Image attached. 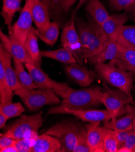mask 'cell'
I'll list each match as a JSON object with an SVG mask.
<instances>
[{"mask_svg":"<svg viewBox=\"0 0 135 152\" xmlns=\"http://www.w3.org/2000/svg\"><path fill=\"white\" fill-rule=\"evenodd\" d=\"M77 29L84 59L96 55L102 51L104 44L109 37L100 25L93 19L88 22L78 20L77 22Z\"/></svg>","mask_w":135,"mask_h":152,"instance_id":"6da1fadb","label":"cell"},{"mask_svg":"<svg viewBox=\"0 0 135 152\" xmlns=\"http://www.w3.org/2000/svg\"><path fill=\"white\" fill-rule=\"evenodd\" d=\"M102 94V91L98 87L81 90L73 88L59 105L49 109L47 114H63L65 108L74 110L90 109L102 104L101 101Z\"/></svg>","mask_w":135,"mask_h":152,"instance_id":"7a4b0ae2","label":"cell"},{"mask_svg":"<svg viewBox=\"0 0 135 152\" xmlns=\"http://www.w3.org/2000/svg\"><path fill=\"white\" fill-rule=\"evenodd\" d=\"M95 69L101 78L131 96L134 76L131 72L119 68L110 62L107 64L99 63L95 65Z\"/></svg>","mask_w":135,"mask_h":152,"instance_id":"3957f363","label":"cell"},{"mask_svg":"<svg viewBox=\"0 0 135 152\" xmlns=\"http://www.w3.org/2000/svg\"><path fill=\"white\" fill-rule=\"evenodd\" d=\"M14 94L20 96L27 109L33 112L39 110L46 105H56L60 103L57 94L49 89L20 88Z\"/></svg>","mask_w":135,"mask_h":152,"instance_id":"277c9868","label":"cell"},{"mask_svg":"<svg viewBox=\"0 0 135 152\" xmlns=\"http://www.w3.org/2000/svg\"><path fill=\"white\" fill-rule=\"evenodd\" d=\"M79 126L73 121H64L56 123L46 131V133L58 139L62 152H73Z\"/></svg>","mask_w":135,"mask_h":152,"instance_id":"5b68a950","label":"cell"},{"mask_svg":"<svg viewBox=\"0 0 135 152\" xmlns=\"http://www.w3.org/2000/svg\"><path fill=\"white\" fill-rule=\"evenodd\" d=\"M104 86L106 89L102 91L101 101L112 115V119L126 113L127 104H134L132 97L119 88H109L105 84Z\"/></svg>","mask_w":135,"mask_h":152,"instance_id":"8992f818","label":"cell"},{"mask_svg":"<svg viewBox=\"0 0 135 152\" xmlns=\"http://www.w3.org/2000/svg\"><path fill=\"white\" fill-rule=\"evenodd\" d=\"M25 67L32 76L34 82L38 86V88L52 90L55 94L63 98H66L73 90L66 83H58L50 79L41 69V67L31 63L25 64Z\"/></svg>","mask_w":135,"mask_h":152,"instance_id":"52a82bcc","label":"cell"},{"mask_svg":"<svg viewBox=\"0 0 135 152\" xmlns=\"http://www.w3.org/2000/svg\"><path fill=\"white\" fill-rule=\"evenodd\" d=\"M42 123V113L30 116L23 115L10 126L3 134L14 140H20L27 133L38 132Z\"/></svg>","mask_w":135,"mask_h":152,"instance_id":"ba28073f","label":"cell"},{"mask_svg":"<svg viewBox=\"0 0 135 152\" xmlns=\"http://www.w3.org/2000/svg\"><path fill=\"white\" fill-rule=\"evenodd\" d=\"M33 0H26L24 6L21 10L18 20L12 25L11 30L9 32V36L25 45L27 36L31 31L33 18L32 7Z\"/></svg>","mask_w":135,"mask_h":152,"instance_id":"9c48e42d","label":"cell"},{"mask_svg":"<svg viewBox=\"0 0 135 152\" xmlns=\"http://www.w3.org/2000/svg\"><path fill=\"white\" fill-rule=\"evenodd\" d=\"M61 42L63 47L67 48L73 53L77 63L82 64L84 58L81 50L80 37L73 20L64 28L61 35Z\"/></svg>","mask_w":135,"mask_h":152,"instance_id":"30bf717a","label":"cell"},{"mask_svg":"<svg viewBox=\"0 0 135 152\" xmlns=\"http://www.w3.org/2000/svg\"><path fill=\"white\" fill-rule=\"evenodd\" d=\"M0 39L3 47L11 55L13 59L20 61L24 64L27 63L34 64L25 45L10 36L4 34L1 30H0Z\"/></svg>","mask_w":135,"mask_h":152,"instance_id":"8fae6325","label":"cell"},{"mask_svg":"<svg viewBox=\"0 0 135 152\" xmlns=\"http://www.w3.org/2000/svg\"><path fill=\"white\" fill-rule=\"evenodd\" d=\"M63 114H69L75 116L82 120L83 122H101L104 121L105 123L113 119V116L108 110H74L65 108Z\"/></svg>","mask_w":135,"mask_h":152,"instance_id":"7c38bea8","label":"cell"},{"mask_svg":"<svg viewBox=\"0 0 135 152\" xmlns=\"http://www.w3.org/2000/svg\"><path fill=\"white\" fill-rule=\"evenodd\" d=\"M65 69L69 77L81 87H85L90 85L96 77L94 72L78 63L69 64Z\"/></svg>","mask_w":135,"mask_h":152,"instance_id":"4fadbf2b","label":"cell"},{"mask_svg":"<svg viewBox=\"0 0 135 152\" xmlns=\"http://www.w3.org/2000/svg\"><path fill=\"white\" fill-rule=\"evenodd\" d=\"M100 122L90 123L85 126L88 144L90 152H105L104 148V127H101Z\"/></svg>","mask_w":135,"mask_h":152,"instance_id":"5bb4252c","label":"cell"},{"mask_svg":"<svg viewBox=\"0 0 135 152\" xmlns=\"http://www.w3.org/2000/svg\"><path fill=\"white\" fill-rule=\"evenodd\" d=\"M118 44V55L116 59L110 61L116 66L131 72L135 77V50Z\"/></svg>","mask_w":135,"mask_h":152,"instance_id":"9a60e30c","label":"cell"},{"mask_svg":"<svg viewBox=\"0 0 135 152\" xmlns=\"http://www.w3.org/2000/svg\"><path fill=\"white\" fill-rule=\"evenodd\" d=\"M31 12L33 21L38 30L40 33L44 32L50 23L48 8L41 0H33Z\"/></svg>","mask_w":135,"mask_h":152,"instance_id":"2e32d148","label":"cell"},{"mask_svg":"<svg viewBox=\"0 0 135 152\" xmlns=\"http://www.w3.org/2000/svg\"><path fill=\"white\" fill-rule=\"evenodd\" d=\"M12 58H13L11 55L3 47L1 44H0V61L3 62L4 67L6 80L11 89L15 92L23 87L18 80L15 70L12 66Z\"/></svg>","mask_w":135,"mask_h":152,"instance_id":"e0dca14e","label":"cell"},{"mask_svg":"<svg viewBox=\"0 0 135 152\" xmlns=\"http://www.w3.org/2000/svg\"><path fill=\"white\" fill-rule=\"evenodd\" d=\"M118 55L117 42L112 38H109L105 42L102 51L98 54L87 58L92 64H98L112 61L117 58Z\"/></svg>","mask_w":135,"mask_h":152,"instance_id":"ac0fdd59","label":"cell"},{"mask_svg":"<svg viewBox=\"0 0 135 152\" xmlns=\"http://www.w3.org/2000/svg\"><path fill=\"white\" fill-rule=\"evenodd\" d=\"M60 150L59 140L46 133L38 136L31 152H59Z\"/></svg>","mask_w":135,"mask_h":152,"instance_id":"d6986e66","label":"cell"},{"mask_svg":"<svg viewBox=\"0 0 135 152\" xmlns=\"http://www.w3.org/2000/svg\"><path fill=\"white\" fill-rule=\"evenodd\" d=\"M126 115L119 119H114L105 123L104 127L114 130H124L133 129V121L135 117V107L130 104L126 105Z\"/></svg>","mask_w":135,"mask_h":152,"instance_id":"ffe728a7","label":"cell"},{"mask_svg":"<svg viewBox=\"0 0 135 152\" xmlns=\"http://www.w3.org/2000/svg\"><path fill=\"white\" fill-rule=\"evenodd\" d=\"M38 30L32 27L30 31L25 44V47L31 58L34 64L41 67V55L38 45Z\"/></svg>","mask_w":135,"mask_h":152,"instance_id":"44dd1931","label":"cell"},{"mask_svg":"<svg viewBox=\"0 0 135 152\" xmlns=\"http://www.w3.org/2000/svg\"><path fill=\"white\" fill-rule=\"evenodd\" d=\"M110 38L123 46L135 50V26H123Z\"/></svg>","mask_w":135,"mask_h":152,"instance_id":"7402d4cb","label":"cell"},{"mask_svg":"<svg viewBox=\"0 0 135 152\" xmlns=\"http://www.w3.org/2000/svg\"><path fill=\"white\" fill-rule=\"evenodd\" d=\"M85 9L90 16L100 26L110 16L107 9L99 0H88Z\"/></svg>","mask_w":135,"mask_h":152,"instance_id":"603a6c76","label":"cell"},{"mask_svg":"<svg viewBox=\"0 0 135 152\" xmlns=\"http://www.w3.org/2000/svg\"><path fill=\"white\" fill-rule=\"evenodd\" d=\"M127 20L128 16L126 13L113 14L110 15L106 21L101 25V27L109 38H110L118 28L124 26Z\"/></svg>","mask_w":135,"mask_h":152,"instance_id":"cb8c5ba5","label":"cell"},{"mask_svg":"<svg viewBox=\"0 0 135 152\" xmlns=\"http://www.w3.org/2000/svg\"><path fill=\"white\" fill-rule=\"evenodd\" d=\"M41 55L42 57L50 58L65 64L77 63L73 53L64 47L55 50H42L41 51Z\"/></svg>","mask_w":135,"mask_h":152,"instance_id":"d4e9b609","label":"cell"},{"mask_svg":"<svg viewBox=\"0 0 135 152\" xmlns=\"http://www.w3.org/2000/svg\"><path fill=\"white\" fill-rule=\"evenodd\" d=\"M23 0H2L3 7L1 12L5 24L7 26L9 32L12 27L14 15L21 10V4Z\"/></svg>","mask_w":135,"mask_h":152,"instance_id":"484cf974","label":"cell"},{"mask_svg":"<svg viewBox=\"0 0 135 152\" xmlns=\"http://www.w3.org/2000/svg\"><path fill=\"white\" fill-rule=\"evenodd\" d=\"M13 59L14 69L15 70L18 80L23 87L30 90L38 88V86L34 82L31 74L25 70L24 64L17 59Z\"/></svg>","mask_w":135,"mask_h":152,"instance_id":"4316f807","label":"cell"},{"mask_svg":"<svg viewBox=\"0 0 135 152\" xmlns=\"http://www.w3.org/2000/svg\"><path fill=\"white\" fill-rule=\"evenodd\" d=\"M13 91L8 84L3 63L0 61V102L1 104L12 102Z\"/></svg>","mask_w":135,"mask_h":152,"instance_id":"83f0119b","label":"cell"},{"mask_svg":"<svg viewBox=\"0 0 135 152\" xmlns=\"http://www.w3.org/2000/svg\"><path fill=\"white\" fill-rule=\"evenodd\" d=\"M59 34V24L56 21L50 22L44 32L40 33L38 30L37 32L38 38L50 46H53L57 41Z\"/></svg>","mask_w":135,"mask_h":152,"instance_id":"f1b7e54d","label":"cell"},{"mask_svg":"<svg viewBox=\"0 0 135 152\" xmlns=\"http://www.w3.org/2000/svg\"><path fill=\"white\" fill-rule=\"evenodd\" d=\"M73 152H90L88 144L87 132L83 126H79Z\"/></svg>","mask_w":135,"mask_h":152,"instance_id":"f546056e","label":"cell"},{"mask_svg":"<svg viewBox=\"0 0 135 152\" xmlns=\"http://www.w3.org/2000/svg\"><path fill=\"white\" fill-rule=\"evenodd\" d=\"M0 112L9 118L20 116L25 112V109L20 102L1 104L0 103Z\"/></svg>","mask_w":135,"mask_h":152,"instance_id":"4dcf8cb0","label":"cell"},{"mask_svg":"<svg viewBox=\"0 0 135 152\" xmlns=\"http://www.w3.org/2000/svg\"><path fill=\"white\" fill-rule=\"evenodd\" d=\"M104 148L105 152L117 151L115 130L105 127L104 133Z\"/></svg>","mask_w":135,"mask_h":152,"instance_id":"1f68e13d","label":"cell"},{"mask_svg":"<svg viewBox=\"0 0 135 152\" xmlns=\"http://www.w3.org/2000/svg\"><path fill=\"white\" fill-rule=\"evenodd\" d=\"M36 140L26 138L15 140L14 147L16 148L17 152H31Z\"/></svg>","mask_w":135,"mask_h":152,"instance_id":"d6a6232c","label":"cell"},{"mask_svg":"<svg viewBox=\"0 0 135 152\" xmlns=\"http://www.w3.org/2000/svg\"><path fill=\"white\" fill-rule=\"evenodd\" d=\"M47 6L50 12V16H57L61 10L62 0H41Z\"/></svg>","mask_w":135,"mask_h":152,"instance_id":"836d02e7","label":"cell"},{"mask_svg":"<svg viewBox=\"0 0 135 152\" xmlns=\"http://www.w3.org/2000/svg\"><path fill=\"white\" fill-rule=\"evenodd\" d=\"M133 130H134V129L124 130H115L117 150L124 147L128 136Z\"/></svg>","mask_w":135,"mask_h":152,"instance_id":"e575fe53","label":"cell"},{"mask_svg":"<svg viewBox=\"0 0 135 152\" xmlns=\"http://www.w3.org/2000/svg\"><path fill=\"white\" fill-rule=\"evenodd\" d=\"M135 147V131L134 130L129 134L123 147L117 150V152H133Z\"/></svg>","mask_w":135,"mask_h":152,"instance_id":"d590c367","label":"cell"},{"mask_svg":"<svg viewBox=\"0 0 135 152\" xmlns=\"http://www.w3.org/2000/svg\"><path fill=\"white\" fill-rule=\"evenodd\" d=\"M110 7L116 11H121L127 9L130 0H109Z\"/></svg>","mask_w":135,"mask_h":152,"instance_id":"8d00e7d4","label":"cell"},{"mask_svg":"<svg viewBox=\"0 0 135 152\" xmlns=\"http://www.w3.org/2000/svg\"><path fill=\"white\" fill-rule=\"evenodd\" d=\"M15 142V140L3 134L0 138V148L9 146H14Z\"/></svg>","mask_w":135,"mask_h":152,"instance_id":"74e56055","label":"cell"},{"mask_svg":"<svg viewBox=\"0 0 135 152\" xmlns=\"http://www.w3.org/2000/svg\"><path fill=\"white\" fill-rule=\"evenodd\" d=\"M77 1V0H62L61 6V10L67 13Z\"/></svg>","mask_w":135,"mask_h":152,"instance_id":"f35d334b","label":"cell"},{"mask_svg":"<svg viewBox=\"0 0 135 152\" xmlns=\"http://www.w3.org/2000/svg\"><path fill=\"white\" fill-rule=\"evenodd\" d=\"M9 119V117L5 115L3 112H0V128L3 129L5 127L6 123Z\"/></svg>","mask_w":135,"mask_h":152,"instance_id":"ab89813d","label":"cell"},{"mask_svg":"<svg viewBox=\"0 0 135 152\" xmlns=\"http://www.w3.org/2000/svg\"><path fill=\"white\" fill-rule=\"evenodd\" d=\"M1 152H17L16 148L14 146H9L0 148Z\"/></svg>","mask_w":135,"mask_h":152,"instance_id":"60d3db41","label":"cell"},{"mask_svg":"<svg viewBox=\"0 0 135 152\" xmlns=\"http://www.w3.org/2000/svg\"><path fill=\"white\" fill-rule=\"evenodd\" d=\"M134 8H135V0H130L129 6L127 9L126 10V11L132 12Z\"/></svg>","mask_w":135,"mask_h":152,"instance_id":"b9f144b4","label":"cell"},{"mask_svg":"<svg viewBox=\"0 0 135 152\" xmlns=\"http://www.w3.org/2000/svg\"><path fill=\"white\" fill-rule=\"evenodd\" d=\"M85 1H86V0H79V3H78V4L77 10H78L82 6V4H83Z\"/></svg>","mask_w":135,"mask_h":152,"instance_id":"7bdbcfd3","label":"cell"},{"mask_svg":"<svg viewBox=\"0 0 135 152\" xmlns=\"http://www.w3.org/2000/svg\"><path fill=\"white\" fill-rule=\"evenodd\" d=\"M133 129L135 131V117L133 119Z\"/></svg>","mask_w":135,"mask_h":152,"instance_id":"ee69618b","label":"cell"},{"mask_svg":"<svg viewBox=\"0 0 135 152\" xmlns=\"http://www.w3.org/2000/svg\"><path fill=\"white\" fill-rule=\"evenodd\" d=\"M133 152H135V147H134V148L133 150Z\"/></svg>","mask_w":135,"mask_h":152,"instance_id":"f6af8a7d","label":"cell"},{"mask_svg":"<svg viewBox=\"0 0 135 152\" xmlns=\"http://www.w3.org/2000/svg\"><path fill=\"white\" fill-rule=\"evenodd\" d=\"M132 12H135V8L133 10V11H132Z\"/></svg>","mask_w":135,"mask_h":152,"instance_id":"bcb514c9","label":"cell"},{"mask_svg":"<svg viewBox=\"0 0 135 152\" xmlns=\"http://www.w3.org/2000/svg\"><path fill=\"white\" fill-rule=\"evenodd\" d=\"M86 1H87V0H86Z\"/></svg>","mask_w":135,"mask_h":152,"instance_id":"7dc6e473","label":"cell"}]
</instances>
